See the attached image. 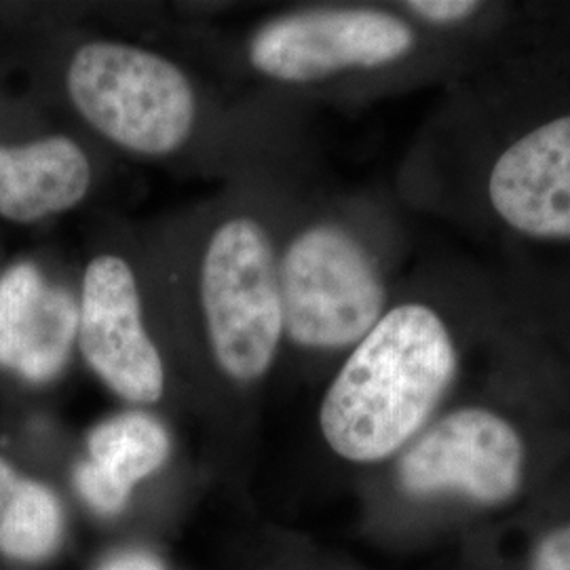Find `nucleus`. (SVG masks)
<instances>
[{
  "instance_id": "nucleus-1",
  "label": "nucleus",
  "mask_w": 570,
  "mask_h": 570,
  "mask_svg": "<svg viewBox=\"0 0 570 570\" xmlns=\"http://www.w3.org/2000/svg\"><path fill=\"white\" fill-rule=\"evenodd\" d=\"M412 197L508 261L570 247V39L463 70L412 157Z\"/></svg>"
},
{
  "instance_id": "nucleus-2",
  "label": "nucleus",
  "mask_w": 570,
  "mask_h": 570,
  "mask_svg": "<svg viewBox=\"0 0 570 570\" xmlns=\"http://www.w3.org/2000/svg\"><path fill=\"white\" fill-rule=\"evenodd\" d=\"M524 315L505 271L449 258L395 296L324 391L317 425L351 465L393 461L450 406L469 367Z\"/></svg>"
},
{
  "instance_id": "nucleus-3",
  "label": "nucleus",
  "mask_w": 570,
  "mask_h": 570,
  "mask_svg": "<svg viewBox=\"0 0 570 570\" xmlns=\"http://www.w3.org/2000/svg\"><path fill=\"white\" fill-rule=\"evenodd\" d=\"M499 53L503 51L433 35L410 20L400 4L301 9L268 21L249 42L252 66L287 85H320L404 68L449 82Z\"/></svg>"
},
{
  "instance_id": "nucleus-4",
  "label": "nucleus",
  "mask_w": 570,
  "mask_h": 570,
  "mask_svg": "<svg viewBox=\"0 0 570 570\" xmlns=\"http://www.w3.org/2000/svg\"><path fill=\"white\" fill-rule=\"evenodd\" d=\"M285 336L311 353H348L393 298L387 265L357 226L341 218L298 230L279 261Z\"/></svg>"
},
{
  "instance_id": "nucleus-5",
  "label": "nucleus",
  "mask_w": 570,
  "mask_h": 570,
  "mask_svg": "<svg viewBox=\"0 0 570 570\" xmlns=\"http://www.w3.org/2000/svg\"><path fill=\"white\" fill-rule=\"evenodd\" d=\"M532 465L534 444L522 412L487 395L444 407L393 459V480L410 499L499 510L527 489Z\"/></svg>"
},
{
  "instance_id": "nucleus-6",
  "label": "nucleus",
  "mask_w": 570,
  "mask_h": 570,
  "mask_svg": "<svg viewBox=\"0 0 570 570\" xmlns=\"http://www.w3.org/2000/svg\"><path fill=\"white\" fill-rule=\"evenodd\" d=\"M66 87L82 119L134 155L176 153L197 119L195 89L183 70L129 42L81 45L68 66Z\"/></svg>"
},
{
  "instance_id": "nucleus-7",
  "label": "nucleus",
  "mask_w": 570,
  "mask_h": 570,
  "mask_svg": "<svg viewBox=\"0 0 570 570\" xmlns=\"http://www.w3.org/2000/svg\"><path fill=\"white\" fill-rule=\"evenodd\" d=\"M199 289L218 367L242 385L263 379L285 336L279 263L265 226L247 216L218 226L205 247Z\"/></svg>"
},
{
  "instance_id": "nucleus-8",
  "label": "nucleus",
  "mask_w": 570,
  "mask_h": 570,
  "mask_svg": "<svg viewBox=\"0 0 570 570\" xmlns=\"http://www.w3.org/2000/svg\"><path fill=\"white\" fill-rule=\"evenodd\" d=\"M77 343L85 364L125 402L148 406L164 397V360L144 326L134 268L121 256L102 254L85 268Z\"/></svg>"
},
{
  "instance_id": "nucleus-9",
  "label": "nucleus",
  "mask_w": 570,
  "mask_h": 570,
  "mask_svg": "<svg viewBox=\"0 0 570 570\" xmlns=\"http://www.w3.org/2000/svg\"><path fill=\"white\" fill-rule=\"evenodd\" d=\"M79 330V301L49 284L39 266L18 263L0 277V367L28 383L60 374Z\"/></svg>"
},
{
  "instance_id": "nucleus-10",
  "label": "nucleus",
  "mask_w": 570,
  "mask_h": 570,
  "mask_svg": "<svg viewBox=\"0 0 570 570\" xmlns=\"http://www.w3.org/2000/svg\"><path fill=\"white\" fill-rule=\"evenodd\" d=\"M169 454L171 438L159 419L138 410L115 414L89 431L75 489L96 513L119 515L134 489L164 468Z\"/></svg>"
},
{
  "instance_id": "nucleus-11",
  "label": "nucleus",
  "mask_w": 570,
  "mask_h": 570,
  "mask_svg": "<svg viewBox=\"0 0 570 570\" xmlns=\"http://www.w3.org/2000/svg\"><path fill=\"white\" fill-rule=\"evenodd\" d=\"M91 178L89 157L66 136L0 146V216L30 225L63 214L81 204Z\"/></svg>"
},
{
  "instance_id": "nucleus-12",
  "label": "nucleus",
  "mask_w": 570,
  "mask_h": 570,
  "mask_svg": "<svg viewBox=\"0 0 570 570\" xmlns=\"http://www.w3.org/2000/svg\"><path fill=\"white\" fill-rule=\"evenodd\" d=\"M66 534V511L56 490L21 475L0 511V558L35 567L60 550Z\"/></svg>"
},
{
  "instance_id": "nucleus-13",
  "label": "nucleus",
  "mask_w": 570,
  "mask_h": 570,
  "mask_svg": "<svg viewBox=\"0 0 570 570\" xmlns=\"http://www.w3.org/2000/svg\"><path fill=\"white\" fill-rule=\"evenodd\" d=\"M505 273L534 326L570 366V247L508 261Z\"/></svg>"
},
{
  "instance_id": "nucleus-14",
  "label": "nucleus",
  "mask_w": 570,
  "mask_h": 570,
  "mask_svg": "<svg viewBox=\"0 0 570 570\" xmlns=\"http://www.w3.org/2000/svg\"><path fill=\"white\" fill-rule=\"evenodd\" d=\"M529 570H570V520L539 537L530 551Z\"/></svg>"
},
{
  "instance_id": "nucleus-15",
  "label": "nucleus",
  "mask_w": 570,
  "mask_h": 570,
  "mask_svg": "<svg viewBox=\"0 0 570 570\" xmlns=\"http://www.w3.org/2000/svg\"><path fill=\"white\" fill-rule=\"evenodd\" d=\"M98 570H164L161 562L144 551H125L106 560Z\"/></svg>"
},
{
  "instance_id": "nucleus-16",
  "label": "nucleus",
  "mask_w": 570,
  "mask_h": 570,
  "mask_svg": "<svg viewBox=\"0 0 570 570\" xmlns=\"http://www.w3.org/2000/svg\"><path fill=\"white\" fill-rule=\"evenodd\" d=\"M20 480L21 473L18 471V468L9 459H4L0 454V511L4 508V503L9 501L11 492L16 490Z\"/></svg>"
}]
</instances>
